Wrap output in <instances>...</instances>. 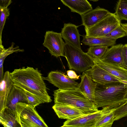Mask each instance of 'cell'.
Segmentation results:
<instances>
[{
  "instance_id": "obj_6",
  "label": "cell",
  "mask_w": 127,
  "mask_h": 127,
  "mask_svg": "<svg viewBox=\"0 0 127 127\" xmlns=\"http://www.w3.org/2000/svg\"><path fill=\"white\" fill-rule=\"evenodd\" d=\"M121 21L115 13H110L93 26L85 28V35L89 37H104L120 25Z\"/></svg>"
},
{
  "instance_id": "obj_3",
  "label": "cell",
  "mask_w": 127,
  "mask_h": 127,
  "mask_svg": "<svg viewBox=\"0 0 127 127\" xmlns=\"http://www.w3.org/2000/svg\"><path fill=\"white\" fill-rule=\"evenodd\" d=\"M53 95L55 104L73 106L81 110L85 114L99 110L95 103L77 89L67 91L58 89L54 91Z\"/></svg>"
},
{
  "instance_id": "obj_22",
  "label": "cell",
  "mask_w": 127,
  "mask_h": 127,
  "mask_svg": "<svg viewBox=\"0 0 127 127\" xmlns=\"http://www.w3.org/2000/svg\"><path fill=\"white\" fill-rule=\"evenodd\" d=\"M15 44L14 43L12 42L10 46L7 49H5L2 44H0V81L3 78V64L5 59L13 53L23 52L24 51V49H20L18 46H15Z\"/></svg>"
},
{
  "instance_id": "obj_31",
  "label": "cell",
  "mask_w": 127,
  "mask_h": 127,
  "mask_svg": "<svg viewBox=\"0 0 127 127\" xmlns=\"http://www.w3.org/2000/svg\"><path fill=\"white\" fill-rule=\"evenodd\" d=\"M67 74L69 78L74 80L79 79L80 76L78 75L74 71L70 69L67 71Z\"/></svg>"
},
{
  "instance_id": "obj_10",
  "label": "cell",
  "mask_w": 127,
  "mask_h": 127,
  "mask_svg": "<svg viewBox=\"0 0 127 127\" xmlns=\"http://www.w3.org/2000/svg\"><path fill=\"white\" fill-rule=\"evenodd\" d=\"M95 82L104 85L122 81L96 64L85 72Z\"/></svg>"
},
{
  "instance_id": "obj_27",
  "label": "cell",
  "mask_w": 127,
  "mask_h": 127,
  "mask_svg": "<svg viewBox=\"0 0 127 127\" xmlns=\"http://www.w3.org/2000/svg\"><path fill=\"white\" fill-rule=\"evenodd\" d=\"M127 36L126 32L121 25H120L104 37L117 40L118 38Z\"/></svg>"
},
{
  "instance_id": "obj_11",
  "label": "cell",
  "mask_w": 127,
  "mask_h": 127,
  "mask_svg": "<svg viewBox=\"0 0 127 127\" xmlns=\"http://www.w3.org/2000/svg\"><path fill=\"white\" fill-rule=\"evenodd\" d=\"M110 12L108 10L97 6L81 16L82 24L85 28L90 27L101 21Z\"/></svg>"
},
{
  "instance_id": "obj_16",
  "label": "cell",
  "mask_w": 127,
  "mask_h": 127,
  "mask_svg": "<svg viewBox=\"0 0 127 127\" xmlns=\"http://www.w3.org/2000/svg\"><path fill=\"white\" fill-rule=\"evenodd\" d=\"M81 78V81L79 83L78 90L95 103V92L97 83L94 82L85 72H83Z\"/></svg>"
},
{
  "instance_id": "obj_34",
  "label": "cell",
  "mask_w": 127,
  "mask_h": 127,
  "mask_svg": "<svg viewBox=\"0 0 127 127\" xmlns=\"http://www.w3.org/2000/svg\"><path fill=\"white\" fill-rule=\"evenodd\" d=\"M91 1H93L94 2H96L98 1L99 0H90Z\"/></svg>"
},
{
  "instance_id": "obj_19",
  "label": "cell",
  "mask_w": 127,
  "mask_h": 127,
  "mask_svg": "<svg viewBox=\"0 0 127 127\" xmlns=\"http://www.w3.org/2000/svg\"><path fill=\"white\" fill-rule=\"evenodd\" d=\"M72 12L81 16L93 9L92 5L87 0H60Z\"/></svg>"
},
{
  "instance_id": "obj_15",
  "label": "cell",
  "mask_w": 127,
  "mask_h": 127,
  "mask_svg": "<svg viewBox=\"0 0 127 127\" xmlns=\"http://www.w3.org/2000/svg\"><path fill=\"white\" fill-rule=\"evenodd\" d=\"M20 102L28 104L25 92L22 88L14 85L8 97L5 107L11 110L15 115L16 106Z\"/></svg>"
},
{
  "instance_id": "obj_9",
  "label": "cell",
  "mask_w": 127,
  "mask_h": 127,
  "mask_svg": "<svg viewBox=\"0 0 127 127\" xmlns=\"http://www.w3.org/2000/svg\"><path fill=\"white\" fill-rule=\"evenodd\" d=\"M44 79L63 91L77 89L79 84L74 80L69 78L68 76L58 70L51 71Z\"/></svg>"
},
{
  "instance_id": "obj_17",
  "label": "cell",
  "mask_w": 127,
  "mask_h": 127,
  "mask_svg": "<svg viewBox=\"0 0 127 127\" xmlns=\"http://www.w3.org/2000/svg\"><path fill=\"white\" fill-rule=\"evenodd\" d=\"M14 85L10 73L5 72L0 84V112L5 107L8 97L11 89Z\"/></svg>"
},
{
  "instance_id": "obj_26",
  "label": "cell",
  "mask_w": 127,
  "mask_h": 127,
  "mask_svg": "<svg viewBox=\"0 0 127 127\" xmlns=\"http://www.w3.org/2000/svg\"><path fill=\"white\" fill-rule=\"evenodd\" d=\"M0 44H2L1 36L7 18L10 15L9 9L8 7L0 8Z\"/></svg>"
},
{
  "instance_id": "obj_23",
  "label": "cell",
  "mask_w": 127,
  "mask_h": 127,
  "mask_svg": "<svg viewBox=\"0 0 127 127\" xmlns=\"http://www.w3.org/2000/svg\"><path fill=\"white\" fill-rule=\"evenodd\" d=\"M116 109H112L104 114L96 123L95 127H111L114 121Z\"/></svg>"
},
{
  "instance_id": "obj_24",
  "label": "cell",
  "mask_w": 127,
  "mask_h": 127,
  "mask_svg": "<svg viewBox=\"0 0 127 127\" xmlns=\"http://www.w3.org/2000/svg\"><path fill=\"white\" fill-rule=\"evenodd\" d=\"M106 46H90L88 49L87 54L93 59H101L108 49Z\"/></svg>"
},
{
  "instance_id": "obj_20",
  "label": "cell",
  "mask_w": 127,
  "mask_h": 127,
  "mask_svg": "<svg viewBox=\"0 0 127 127\" xmlns=\"http://www.w3.org/2000/svg\"><path fill=\"white\" fill-rule=\"evenodd\" d=\"M116 40V39L106 37H89L85 35L83 36L81 42L90 46L105 45L109 47L115 45Z\"/></svg>"
},
{
  "instance_id": "obj_12",
  "label": "cell",
  "mask_w": 127,
  "mask_h": 127,
  "mask_svg": "<svg viewBox=\"0 0 127 127\" xmlns=\"http://www.w3.org/2000/svg\"><path fill=\"white\" fill-rule=\"evenodd\" d=\"M78 26L71 23H64L61 33L65 43L81 49Z\"/></svg>"
},
{
  "instance_id": "obj_32",
  "label": "cell",
  "mask_w": 127,
  "mask_h": 127,
  "mask_svg": "<svg viewBox=\"0 0 127 127\" xmlns=\"http://www.w3.org/2000/svg\"><path fill=\"white\" fill-rule=\"evenodd\" d=\"M12 2V0H0V8L8 7Z\"/></svg>"
},
{
  "instance_id": "obj_13",
  "label": "cell",
  "mask_w": 127,
  "mask_h": 127,
  "mask_svg": "<svg viewBox=\"0 0 127 127\" xmlns=\"http://www.w3.org/2000/svg\"><path fill=\"white\" fill-rule=\"evenodd\" d=\"M123 46L120 43L111 46L100 59L104 62L125 68L122 55Z\"/></svg>"
},
{
  "instance_id": "obj_30",
  "label": "cell",
  "mask_w": 127,
  "mask_h": 127,
  "mask_svg": "<svg viewBox=\"0 0 127 127\" xmlns=\"http://www.w3.org/2000/svg\"><path fill=\"white\" fill-rule=\"evenodd\" d=\"M122 55L125 68L127 69V43L123 45Z\"/></svg>"
},
{
  "instance_id": "obj_7",
  "label": "cell",
  "mask_w": 127,
  "mask_h": 127,
  "mask_svg": "<svg viewBox=\"0 0 127 127\" xmlns=\"http://www.w3.org/2000/svg\"><path fill=\"white\" fill-rule=\"evenodd\" d=\"M112 109L108 107H104L101 110L85 114L74 119L67 120L61 127H95L102 117Z\"/></svg>"
},
{
  "instance_id": "obj_18",
  "label": "cell",
  "mask_w": 127,
  "mask_h": 127,
  "mask_svg": "<svg viewBox=\"0 0 127 127\" xmlns=\"http://www.w3.org/2000/svg\"><path fill=\"white\" fill-rule=\"evenodd\" d=\"M100 67L121 80L127 82V69L118 65L104 62L99 59H93Z\"/></svg>"
},
{
  "instance_id": "obj_28",
  "label": "cell",
  "mask_w": 127,
  "mask_h": 127,
  "mask_svg": "<svg viewBox=\"0 0 127 127\" xmlns=\"http://www.w3.org/2000/svg\"><path fill=\"white\" fill-rule=\"evenodd\" d=\"M127 116V100L124 104L116 108L114 111V121Z\"/></svg>"
},
{
  "instance_id": "obj_29",
  "label": "cell",
  "mask_w": 127,
  "mask_h": 127,
  "mask_svg": "<svg viewBox=\"0 0 127 127\" xmlns=\"http://www.w3.org/2000/svg\"><path fill=\"white\" fill-rule=\"evenodd\" d=\"M25 92L28 101V104L35 107L43 103L39 99L31 94L26 91Z\"/></svg>"
},
{
  "instance_id": "obj_33",
  "label": "cell",
  "mask_w": 127,
  "mask_h": 127,
  "mask_svg": "<svg viewBox=\"0 0 127 127\" xmlns=\"http://www.w3.org/2000/svg\"><path fill=\"white\" fill-rule=\"evenodd\" d=\"M120 25L126 32L127 36V23H121Z\"/></svg>"
},
{
  "instance_id": "obj_5",
  "label": "cell",
  "mask_w": 127,
  "mask_h": 127,
  "mask_svg": "<svg viewBox=\"0 0 127 127\" xmlns=\"http://www.w3.org/2000/svg\"><path fill=\"white\" fill-rule=\"evenodd\" d=\"M35 108L24 102H20L17 104L15 110V116L21 127H48Z\"/></svg>"
},
{
  "instance_id": "obj_25",
  "label": "cell",
  "mask_w": 127,
  "mask_h": 127,
  "mask_svg": "<svg viewBox=\"0 0 127 127\" xmlns=\"http://www.w3.org/2000/svg\"><path fill=\"white\" fill-rule=\"evenodd\" d=\"M120 20H127V0H119L115 13Z\"/></svg>"
},
{
  "instance_id": "obj_8",
  "label": "cell",
  "mask_w": 127,
  "mask_h": 127,
  "mask_svg": "<svg viewBox=\"0 0 127 127\" xmlns=\"http://www.w3.org/2000/svg\"><path fill=\"white\" fill-rule=\"evenodd\" d=\"M62 38L61 33L48 31L45 33L43 45L48 49L51 56L56 58L64 57L65 43Z\"/></svg>"
},
{
  "instance_id": "obj_14",
  "label": "cell",
  "mask_w": 127,
  "mask_h": 127,
  "mask_svg": "<svg viewBox=\"0 0 127 127\" xmlns=\"http://www.w3.org/2000/svg\"><path fill=\"white\" fill-rule=\"evenodd\" d=\"M52 108L61 119L73 120L85 115L79 109L69 105L55 104Z\"/></svg>"
},
{
  "instance_id": "obj_4",
  "label": "cell",
  "mask_w": 127,
  "mask_h": 127,
  "mask_svg": "<svg viewBox=\"0 0 127 127\" xmlns=\"http://www.w3.org/2000/svg\"><path fill=\"white\" fill-rule=\"evenodd\" d=\"M64 55L69 69L77 72H84L96 64L87 53L69 43H65Z\"/></svg>"
},
{
  "instance_id": "obj_21",
  "label": "cell",
  "mask_w": 127,
  "mask_h": 127,
  "mask_svg": "<svg viewBox=\"0 0 127 127\" xmlns=\"http://www.w3.org/2000/svg\"><path fill=\"white\" fill-rule=\"evenodd\" d=\"M0 123L4 127H21L16 120L15 114L6 107L0 112Z\"/></svg>"
},
{
  "instance_id": "obj_1",
  "label": "cell",
  "mask_w": 127,
  "mask_h": 127,
  "mask_svg": "<svg viewBox=\"0 0 127 127\" xmlns=\"http://www.w3.org/2000/svg\"><path fill=\"white\" fill-rule=\"evenodd\" d=\"M10 73L15 85L31 94L43 103L52 101L47 92L44 78L38 68L23 67L14 69Z\"/></svg>"
},
{
  "instance_id": "obj_2",
  "label": "cell",
  "mask_w": 127,
  "mask_h": 127,
  "mask_svg": "<svg viewBox=\"0 0 127 127\" xmlns=\"http://www.w3.org/2000/svg\"><path fill=\"white\" fill-rule=\"evenodd\" d=\"M127 82L122 81L102 85L97 84L95 94V103L98 108L116 109L127 100L125 96Z\"/></svg>"
}]
</instances>
